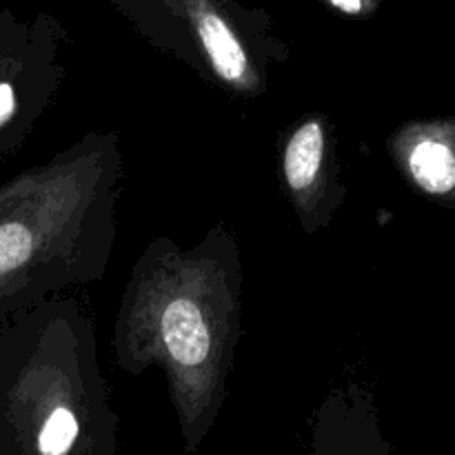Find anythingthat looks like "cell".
<instances>
[{"instance_id": "cell-1", "label": "cell", "mask_w": 455, "mask_h": 455, "mask_svg": "<svg viewBox=\"0 0 455 455\" xmlns=\"http://www.w3.org/2000/svg\"><path fill=\"white\" fill-rule=\"evenodd\" d=\"M160 329H163L164 345L178 364L196 367L207 360L209 349H212V336H209L203 314L191 300L187 298L173 300L164 309Z\"/></svg>"}, {"instance_id": "cell-2", "label": "cell", "mask_w": 455, "mask_h": 455, "mask_svg": "<svg viewBox=\"0 0 455 455\" xmlns=\"http://www.w3.org/2000/svg\"><path fill=\"white\" fill-rule=\"evenodd\" d=\"M324 138L320 123H307L293 133L284 151V176L293 191H302L314 185L323 163Z\"/></svg>"}, {"instance_id": "cell-3", "label": "cell", "mask_w": 455, "mask_h": 455, "mask_svg": "<svg viewBox=\"0 0 455 455\" xmlns=\"http://www.w3.org/2000/svg\"><path fill=\"white\" fill-rule=\"evenodd\" d=\"M418 185L429 194H447L455 187V156L444 142L422 140L409 156Z\"/></svg>"}, {"instance_id": "cell-4", "label": "cell", "mask_w": 455, "mask_h": 455, "mask_svg": "<svg viewBox=\"0 0 455 455\" xmlns=\"http://www.w3.org/2000/svg\"><path fill=\"white\" fill-rule=\"evenodd\" d=\"M78 435V422L69 409L60 407L47 418L38 435L40 455H65Z\"/></svg>"}, {"instance_id": "cell-5", "label": "cell", "mask_w": 455, "mask_h": 455, "mask_svg": "<svg viewBox=\"0 0 455 455\" xmlns=\"http://www.w3.org/2000/svg\"><path fill=\"white\" fill-rule=\"evenodd\" d=\"M329 4L340 9L342 13H349V16L363 13L367 9V0H329Z\"/></svg>"}]
</instances>
